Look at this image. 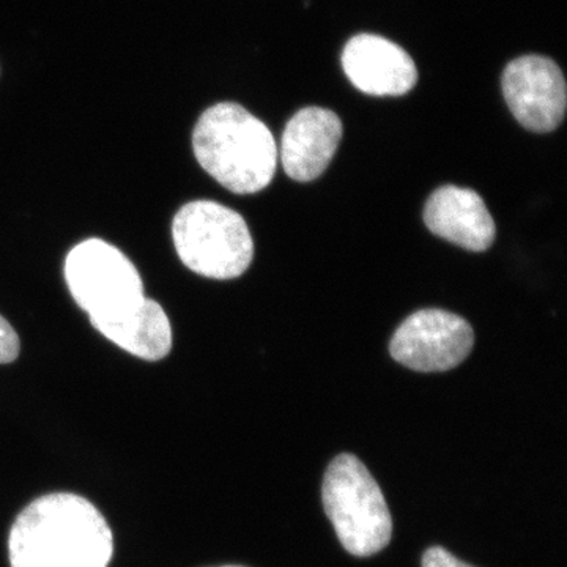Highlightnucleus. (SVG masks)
Here are the masks:
<instances>
[{
	"mask_svg": "<svg viewBox=\"0 0 567 567\" xmlns=\"http://www.w3.org/2000/svg\"><path fill=\"white\" fill-rule=\"evenodd\" d=\"M423 567H473L462 563L443 547H431L423 555Z\"/></svg>",
	"mask_w": 567,
	"mask_h": 567,
	"instance_id": "obj_13",
	"label": "nucleus"
},
{
	"mask_svg": "<svg viewBox=\"0 0 567 567\" xmlns=\"http://www.w3.org/2000/svg\"><path fill=\"white\" fill-rule=\"evenodd\" d=\"M475 344L472 324L443 309H423L406 317L391 339L398 363L417 372H446L464 363Z\"/></svg>",
	"mask_w": 567,
	"mask_h": 567,
	"instance_id": "obj_6",
	"label": "nucleus"
},
{
	"mask_svg": "<svg viewBox=\"0 0 567 567\" xmlns=\"http://www.w3.org/2000/svg\"><path fill=\"white\" fill-rule=\"evenodd\" d=\"M221 567H244V566H221Z\"/></svg>",
	"mask_w": 567,
	"mask_h": 567,
	"instance_id": "obj_14",
	"label": "nucleus"
},
{
	"mask_svg": "<svg viewBox=\"0 0 567 567\" xmlns=\"http://www.w3.org/2000/svg\"><path fill=\"white\" fill-rule=\"evenodd\" d=\"M114 539L106 518L82 496L51 494L31 503L11 527V567H107Z\"/></svg>",
	"mask_w": 567,
	"mask_h": 567,
	"instance_id": "obj_1",
	"label": "nucleus"
},
{
	"mask_svg": "<svg viewBox=\"0 0 567 567\" xmlns=\"http://www.w3.org/2000/svg\"><path fill=\"white\" fill-rule=\"evenodd\" d=\"M20 354V338L17 331L0 316V364L13 363Z\"/></svg>",
	"mask_w": 567,
	"mask_h": 567,
	"instance_id": "obj_12",
	"label": "nucleus"
},
{
	"mask_svg": "<svg viewBox=\"0 0 567 567\" xmlns=\"http://www.w3.org/2000/svg\"><path fill=\"white\" fill-rule=\"evenodd\" d=\"M503 95L516 121L533 133H550L565 118L566 81L543 55H524L506 66Z\"/></svg>",
	"mask_w": 567,
	"mask_h": 567,
	"instance_id": "obj_7",
	"label": "nucleus"
},
{
	"mask_svg": "<svg viewBox=\"0 0 567 567\" xmlns=\"http://www.w3.org/2000/svg\"><path fill=\"white\" fill-rule=\"evenodd\" d=\"M173 237L182 262L205 278H238L252 262L254 241L244 216L213 200L183 205Z\"/></svg>",
	"mask_w": 567,
	"mask_h": 567,
	"instance_id": "obj_4",
	"label": "nucleus"
},
{
	"mask_svg": "<svg viewBox=\"0 0 567 567\" xmlns=\"http://www.w3.org/2000/svg\"><path fill=\"white\" fill-rule=\"evenodd\" d=\"M65 279L74 301L87 312L92 324L128 315L147 298L132 260L99 238L71 249Z\"/></svg>",
	"mask_w": 567,
	"mask_h": 567,
	"instance_id": "obj_5",
	"label": "nucleus"
},
{
	"mask_svg": "<svg viewBox=\"0 0 567 567\" xmlns=\"http://www.w3.org/2000/svg\"><path fill=\"white\" fill-rule=\"evenodd\" d=\"M197 162L235 194L262 192L278 167V145L267 125L237 103H219L194 126Z\"/></svg>",
	"mask_w": 567,
	"mask_h": 567,
	"instance_id": "obj_2",
	"label": "nucleus"
},
{
	"mask_svg": "<svg viewBox=\"0 0 567 567\" xmlns=\"http://www.w3.org/2000/svg\"><path fill=\"white\" fill-rule=\"evenodd\" d=\"M324 513L342 546L354 557H372L390 544L393 520L385 496L363 462L339 454L324 473Z\"/></svg>",
	"mask_w": 567,
	"mask_h": 567,
	"instance_id": "obj_3",
	"label": "nucleus"
},
{
	"mask_svg": "<svg viewBox=\"0 0 567 567\" xmlns=\"http://www.w3.org/2000/svg\"><path fill=\"white\" fill-rule=\"evenodd\" d=\"M423 216L432 234L466 251L483 252L494 245V218L483 197L473 189L454 185L435 189L425 203Z\"/></svg>",
	"mask_w": 567,
	"mask_h": 567,
	"instance_id": "obj_10",
	"label": "nucleus"
},
{
	"mask_svg": "<svg viewBox=\"0 0 567 567\" xmlns=\"http://www.w3.org/2000/svg\"><path fill=\"white\" fill-rule=\"evenodd\" d=\"M342 122L333 111L305 107L290 118L282 133L284 171L292 181H316L330 166L342 140Z\"/></svg>",
	"mask_w": 567,
	"mask_h": 567,
	"instance_id": "obj_9",
	"label": "nucleus"
},
{
	"mask_svg": "<svg viewBox=\"0 0 567 567\" xmlns=\"http://www.w3.org/2000/svg\"><path fill=\"white\" fill-rule=\"evenodd\" d=\"M125 352L145 361H159L173 349V330L162 306L151 298L128 315L93 324Z\"/></svg>",
	"mask_w": 567,
	"mask_h": 567,
	"instance_id": "obj_11",
	"label": "nucleus"
},
{
	"mask_svg": "<svg viewBox=\"0 0 567 567\" xmlns=\"http://www.w3.org/2000/svg\"><path fill=\"white\" fill-rule=\"evenodd\" d=\"M342 69L358 91L371 96H402L417 82L409 52L371 33L350 39L342 52Z\"/></svg>",
	"mask_w": 567,
	"mask_h": 567,
	"instance_id": "obj_8",
	"label": "nucleus"
}]
</instances>
